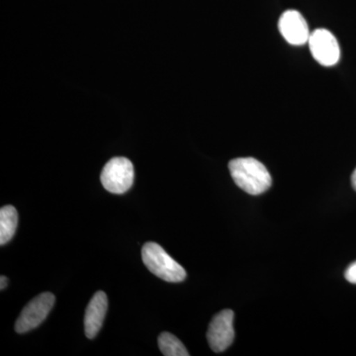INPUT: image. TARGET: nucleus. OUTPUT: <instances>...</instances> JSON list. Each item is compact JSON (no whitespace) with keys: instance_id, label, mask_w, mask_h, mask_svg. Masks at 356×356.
<instances>
[{"instance_id":"nucleus-1","label":"nucleus","mask_w":356,"mask_h":356,"mask_svg":"<svg viewBox=\"0 0 356 356\" xmlns=\"http://www.w3.org/2000/svg\"><path fill=\"white\" fill-rule=\"evenodd\" d=\"M229 170L235 184L250 195H261L273 184L266 166L254 158L233 159L229 163Z\"/></svg>"},{"instance_id":"nucleus-2","label":"nucleus","mask_w":356,"mask_h":356,"mask_svg":"<svg viewBox=\"0 0 356 356\" xmlns=\"http://www.w3.org/2000/svg\"><path fill=\"white\" fill-rule=\"evenodd\" d=\"M142 259L152 273L166 282H181L186 278L187 273L184 267L158 243H147L143 247Z\"/></svg>"},{"instance_id":"nucleus-3","label":"nucleus","mask_w":356,"mask_h":356,"mask_svg":"<svg viewBox=\"0 0 356 356\" xmlns=\"http://www.w3.org/2000/svg\"><path fill=\"white\" fill-rule=\"evenodd\" d=\"M134 166L128 159L114 158L105 165L102 172V184L107 191L124 194L132 187Z\"/></svg>"},{"instance_id":"nucleus-4","label":"nucleus","mask_w":356,"mask_h":356,"mask_svg":"<svg viewBox=\"0 0 356 356\" xmlns=\"http://www.w3.org/2000/svg\"><path fill=\"white\" fill-rule=\"evenodd\" d=\"M55 302V295L50 292L42 293L35 297L21 312L15 324V331L18 334H25L36 329L49 315Z\"/></svg>"},{"instance_id":"nucleus-5","label":"nucleus","mask_w":356,"mask_h":356,"mask_svg":"<svg viewBox=\"0 0 356 356\" xmlns=\"http://www.w3.org/2000/svg\"><path fill=\"white\" fill-rule=\"evenodd\" d=\"M235 339L234 312L224 310L218 313L211 321L207 332L210 348L215 353H222L233 343Z\"/></svg>"},{"instance_id":"nucleus-6","label":"nucleus","mask_w":356,"mask_h":356,"mask_svg":"<svg viewBox=\"0 0 356 356\" xmlns=\"http://www.w3.org/2000/svg\"><path fill=\"white\" fill-rule=\"evenodd\" d=\"M312 55L318 64L332 67L339 63L341 49L336 37L325 29L315 30L309 38Z\"/></svg>"},{"instance_id":"nucleus-7","label":"nucleus","mask_w":356,"mask_h":356,"mask_svg":"<svg viewBox=\"0 0 356 356\" xmlns=\"http://www.w3.org/2000/svg\"><path fill=\"white\" fill-rule=\"evenodd\" d=\"M278 28L288 43L302 46L310 38L308 24L302 14L296 10H287L281 15Z\"/></svg>"},{"instance_id":"nucleus-8","label":"nucleus","mask_w":356,"mask_h":356,"mask_svg":"<svg viewBox=\"0 0 356 356\" xmlns=\"http://www.w3.org/2000/svg\"><path fill=\"white\" fill-rule=\"evenodd\" d=\"M108 310V298L103 291L96 292L89 302L84 316V332L88 339H95L102 327Z\"/></svg>"},{"instance_id":"nucleus-9","label":"nucleus","mask_w":356,"mask_h":356,"mask_svg":"<svg viewBox=\"0 0 356 356\" xmlns=\"http://www.w3.org/2000/svg\"><path fill=\"white\" fill-rule=\"evenodd\" d=\"M18 226V213L11 205L0 209V245H4L13 240Z\"/></svg>"},{"instance_id":"nucleus-10","label":"nucleus","mask_w":356,"mask_h":356,"mask_svg":"<svg viewBox=\"0 0 356 356\" xmlns=\"http://www.w3.org/2000/svg\"><path fill=\"white\" fill-rule=\"evenodd\" d=\"M158 343L159 350L163 355L189 356V353L184 344L170 332H163L159 334Z\"/></svg>"},{"instance_id":"nucleus-11","label":"nucleus","mask_w":356,"mask_h":356,"mask_svg":"<svg viewBox=\"0 0 356 356\" xmlns=\"http://www.w3.org/2000/svg\"><path fill=\"white\" fill-rule=\"evenodd\" d=\"M344 277L348 282L356 284V261L351 264L344 273Z\"/></svg>"},{"instance_id":"nucleus-12","label":"nucleus","mask_w":356,"mask_h":356,"mask_svg":"<svg viewBox=\"0 0 356 356\" xmlns=\"http://www.w3.org/2000/svg\"><path fill=\"white\" fill-rule=\"evenodd\" d=\"M7 285H8V278L6 276L1 275V277H0V289H6Z\"/></svg>"},{"instance_id":"nucleus-13","label":"nucleus","mask_w":356,"mask_h":356,"mask_svg":"<svg viewBox=\"0 0 356 356\" xmlns=\"http://www.w3.org/2000/svg\"><path fill=\"white\" fill-rule=\"evenodd\" d=\"M351 184H353V189L356 191V168L351 175Z\"/></svg>"}]
</instances>
